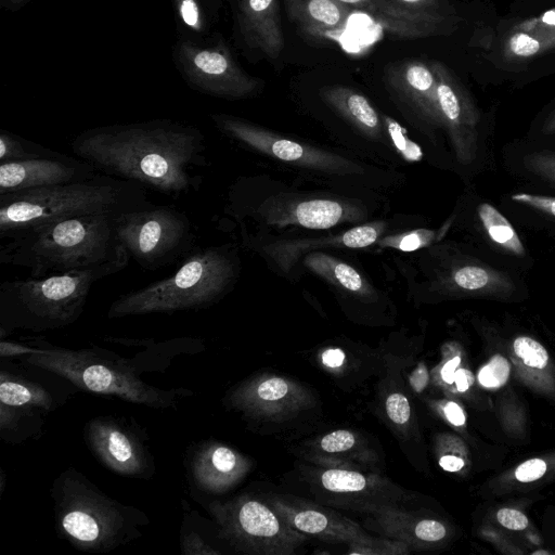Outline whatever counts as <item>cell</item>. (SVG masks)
Returning a JSON list of instances; mask_svg holds the SVG:
<instances>
[{
    "label": "cell",
    "mask_w": 555,
    "mask_h": 555,
    "mask_svg": "<svg viewBox=\"0 0 555 555\" xmlns=\"http://www.w3.org/2000/svg\"><path fill=\"white\" fill-rule=\"evenodd\" d=\"M70 149L102 173L172 197L198 191L207 166L201 129L171 119L90 128Z\"/></svg>",
    "instance_id": "1"
},
{
    "label": "cell",
    "mask_w": 555,
    "mask_h": 555,
    "mask_svg": "<svg viewBox=\"0 0 555 555\" xmlns=\"http://www.w3.org/2000/svg\"><path fill=\"white\" fill-rule=\"evenodd\" d=\"M114 216L92 214L33 227L0 246V263L24 267L31 278L129 262L114 230Z\"/></svg>",
    "instance_id": "2"
},
{
    "label": "cell",
    "mask_w": 555,
    "mask_h": 555,
    "mask_svg": "<svg viewBox=\"0 0 555 555\" xmlns=\"http://www.w3.org/2000/svg\"><path fill=\"white\" fill-rule=\"evenodd\" d=\"M50 495L57 535L81 552L108 553L141 538L150 524L144 512L112 499L74 467L54 478Z\"/></svg>",
    "instance_id": "3"
},
{
    "label": "cell",
    "mask_w": 555,
    "mask_h": 555,
    "mask_svg": "<svg viewBox=\"0 0 555 555\" xmlns=\"http://www.w3.org/2000/svg\"><path fill=\"white\" fill-rule=\"evenodd\" d=\"M147 190L99 172L90 179L0 195V238L56 219L119 215L151 206Z\"/></svg>",
    "instance_id": "4"
},
{
    "label": "cell",
    "mask_w": 555,
    "mask_h": 555,
    "mask_svg": "<svg viewBox=\"0 0 555 555\" xmlns=\"http://www.w3.org/2000/svg\"><path fill=\"white\" fill-rule=\"evenodd\" d=\"M128 262H108L42 278L8 280L0 285V337L16 330L42 332L73 324L91 286Z\"/></svg>",
    "instance_id": "5"
},
{
    "label": "cell",
    "mask_w": 555,
    "mask_h": 555,
    "mask_svg": "<svg viewBox=\"0 0 555 555\" xmlns=\"http://www.w3.org/2000/svg\"><path fill=\"white\" fill-rule=\"evenodd\" d=\"M29 345L37 349L21 357L23 362L59 375L83 391L162 410L176 408L179 399L192 395L189 389H162L145 383L130 360L100 347L73 350L41 338L30 339Z\"/></svg>",
    "instance_id": "6"
},
{
    "label": "cell",
    "mask_w": 555,
    "mask_h": 555,
    "mask_svg": "<svg viewBox=\"0 0 555 555\" xmlns=\"http://www.w3.org/2000/svg\"><path fill=\"white\" fill-rule=\"evenodd\" d=\"M235 266L228 246L195 249L171 275L117 297L107 318L207 309L232 286Z\"/></svg>",
    "instance_id": "7"
},
{
    "label": "cell",
    "mask_w": 555,
    "mask_h": 555,
    "mask_svg": "<svg viewBox=\"0 0 555 555\" xmlns=\"http://www.w3.org/2000/svg\"><path fill=\"white\" fill-rule=\"evenodd\" d=\"M114 230L130 258L151 271L184 260L197 240L183 211L155 204L114 216Z\"/></svg>",
    "instance_id": "8"
},
{
    "label": "cell",
    "mask_w": 555,
    "mask_h": 555,
    "mask_svg": "<svg viewBox=\"0 0 555 555\" xmlns=\"http://www.w3.org/2000/svg\"><path fill=\"white\" fill-rule=\"evenodd\" d=\"M208 511L219 538L238 553L292 555L307 541L308 535L285 522L267 499L253 493L214 501Z\"/></svg>",
    "instance_id": "9"
},
{
    "label": "cell",
    "mask_w": 555,
    "mask_h": 555,
    "mask_svg": "<svg viewBox=\"0 0 555 555\" xmlns=\"http://www.w3.org/2000/svg\"><path fill=\"white\" fill-rule=\"evenodd\" d=\"M307 477L318 502L345 511L372 514L409 498L387 477L362 468L323 466L311 469Z\"/></svg>",
    "instance_id": "10"
},
{
    "label": "cell",
    "mask_w": 555,
    "mask_h": 555,
    "mask_svg": "<svg viewBox=\"0 0 555 555\" xmlns=\"http://www.w3.org/2000/svg\"><path fill=\"white\" fill-rule=\"evenodd\" d=\"M83 439L93 456L111 472L151 479L156 472L146 434L131 420L98 416L83 427Z\"/></svg>",
    "instance_id": "11"
},
{
    "label": "cell",
    "mask_w": 555,
    "mask_h": 555,
    "mask_svg": "<svg viewBox=\"0 0 555 555\" xmlns=\"http://www.w3.org/2000/svg\"><path fill=\"white\" fill-rule=\"evenodd\" d=\"M176 64L193 89L224 99L253 94L259 80L248 75L221 44L204 47L181 40L175 48Z\"/></svg>",
    "instance_id": "12"
},
{
    "label": "cell",
    "mask_w": 555,
    "mask_h": 555,
    "mask_svg": "<svg viewBox=\"0 0 555 555\" xmlns=\"http://www.w3.org/2000/svg\"><path fill=\"white\" fill-rule=\"evenodd\" d=\"M227 405L245 416L283 421L313 404L311 392L281 375L262 373L245 379L229 391Z\"/></svg>",
    "instance_id": "13"
},
{
    "label": "cell",
    "mask_w": 555,
    "mask_h": 555,
    "mask_svg": "<svg viewBox=\"0 0 555 555\" xmlns=\"http://www.w3.org/2000/svg\"><path fill=\"white\" fill-rule=\"evenodd\" d=\"M430 66L438 80L437 96L442 122L450 131L459 160L470 164L478 152V109L466 89L446 65L430 62Z\"/></svg>",
    "instance_id": "14"
},
{
    "label": "cell",
    "mask_w": 555,
    "mask_h": 555,
    "mask_svg": "<svg viewBox=\"0 0 555 555\" xmlns=\"http://www.w3.org/2000/svg\"><path fill=\"white\" fill-rule=\"evenodd\" d=\"M99 172L90 163L60 152L23 162L0 163V195L82 181Z\"/></svg>",
    "instance_id": "15"
},
{
    "label": "cell",
    "mask_w": 555,
    "mask_h": 555,
    "mask_svg": "<svg viewBox=\"0 0 555 555\" xmlns=\"http://www.w3.org/2000/svg\"><path fill=\"white\" fill-rule=\"evenodd\" d=\"M267 501L291 527L325 542L349 544L369 535L362 527L330 506L288 495Z\"/></svg>",
    "instance_id": "16"
},
{
    "label": "cell",
    "mask_w": 555,
    "mask_h": 555,
    "mask_svg": "<svg viewBox=\"0 0 555 555\" xmlns=\"http://www.w3.org/2000/svg\"><path fill=\"white\" fill-rule=\"evenodd\" d=\"M351 10L372 17L388 35L400 39H420L454 31L461 18L416 11L391 0H337Z\"/></svg>",
    "instance_id": "17"
},
{
    "label": "cell",
    "mask_w": 555,
    "mask_h": 555,
    "mask_svg": "<svg viewBox=\"0 0 555 555\" xmlns=\"http://www.w3.org/2000/svg\"><path fill=\"white\" fill-rule=\"evenodd\" d=\"M251 469V461L217 440H205L189 452V473L203 492L223 494L240 483Z\"/></svg>",
    "instance_id": "18"
},
{
    "label": "cell",
    "mask_w": 555,
    "mask_h": 555,
    "mask_svg": "<svg viewBox=\"0 0 555 555\" xmlns=\"http://www.w3.org/2000/svg\"><path fill=\"white\" fill-rule=\"evenodd\" d=\"M365 526L379 535L403 542L411 551L428 548L447 535V528L440 520L417 515L402 504L369 514Z\"/></svg>",
    "instance_id": "19"
},
{
    "label": "cell",
    "mask_w": 555,
    "mask_h": 555,
    "mask_svg": "<svg viewBox=\"0 0 555 555\" xmlns=\"http://www.w3.org/2000/svg\"><path fill=\"white\" fill-rule=\"evenodd\" d=\"M237 21L245 43L271 61L279 59L285 40L278 0H241Z\"/></svg>",
    "instance_id": "20"
},
{
    "label": "cell",
    "mask_w": 555,
    "mask_h": 555,
    "mask_svg": "<svg viewBox=\"0 0 555 555\" xmlns=\"http://www.w3.org/2000/svg\"><path fill=\"white\" fill-rule=\"evenodd\" d=\"M390 85L412 101L426 116L441 121L438 105V80L430 63L412 60L387 70Z\"/></svg>",
    "instance_id": "21"
},
{
    "label": "cell",
    "mask_w": 555,
    "mask_h": 555,
    "mask_svg": "<svg viewBox=\"0 0 555 555\" xmlns=\"http://www.w3.org/2000/svg\"><path fill=\"white\" fill-rule=\"evenodd\" d=\"M554 50L555 8L514 25L503 44L509 61L531 60Z\"/></svg>",
    "instance_id": "22"
},
{
    "label": "cell",
    "mask_w": 555,
    "mask_h": 555,
    "mask_svg": "<svg viewBox=\"0 0 555 555\" xmlns=\"http://www.w3.org/2000/svg\"><path fill=\"white\" fill-rule=\"evenodd\" d=\"M311 456L322 466L351 467L370 466L377 455L369 449L363 438L349 429L327 433L311 443Z\"/></svg>",
    "instance_id": "23"
},
{
    "label": "cell",
    "mask_w": 555,
    "mask_h": 555,
    "mask_svg": "<svg viewBox=\"0 0 555 555\" xmlns=\"http://www.w3.org/2000/svg\"><path fill=\"white\" fill-rule=\"evenodd\" d=\"M286 8L289 18L310 36L337 31L350 13V8L337 0H286Z\"/></svg>",
    "instance_id": "24"
},
{
    "label": "cell",
    "mask_w": 555,
    "mask_h": 555,
    "mask_svg": "<svg viewBox=\"0 0 555 555\" xmlns=\"http://www.w3.org/2000/svg\"><path fill=\"white\" fill-rule=\"evenodd\" d=\"M451 283L459 291L486 296H504L515 284L504 272L485 263H466L452 270Z\"/></svg>",
    "instance_id": "25"
},
{
    "label": "cell",
    "mask_w": 555,
    "mask_h": 555,
    "mask_svg": "<svg viewBox=\"0 0 555 555\" xmlns=\"http://www.w3.org/2000/svg\"><path fill=\"white\" fill-rule=\"evenodd\" d=\"M0 404L9 406H30L51 412L56 403L52 395L40 384L0 371Z\"/></svg>",
    "instance_id": "26"
},
{
    "label": "cell",
    "mask_w": 555,
    "mask_h": 555,
    "mask_svg": "<svg viewBox=\"0 0 555 555\" xmlns=\"http://www.w3.org/2000/svg\"><path fill=\"white\" fill-rule=\"evenodd\" d=\"M321 93L331 106L362 129L375 131L380 127L377 112L361 93L344 86L327 87Z\"/></svg>",
    "instance_id": "27"
},
{
    "label": "cell",
    "mask_w": 555,
    "mask_h": 555,
    "mask_svg": "<svg viewBox=\"0 0 555 555\" xmlns=\"http://www.w3.org/2000/svg\"><path fill=\"white\" fill-rule=\"evenodd\" d=\"M479 222L487 237L499 248L516 257L526 254L524 243L508 219L490 203L477 207Z\"/></svg>",
    "instance_id": "28"
},
{
    "label": "cell",
    "mask_w": 555,
    "mask_h": 555,
    "mask_svg": "<svg viewBox=\"0 0 555 555\" xmlns=\"http://www.w3.org/2000/svg\"><path fill=\"white\" fill-rule=\"evenodd\" d=\"M343 215V208L337 202L312 199L299 204L295 216L297 221L308 229H328L336 224Z\"/></svg>",
    "instance_id": "29"
},
{
    "label": "cell",
    "mask_w": 555,
    "mask_h": 555,
    "mask_svg": "<svg viewBox=\"0 0 555 555\" xmlns=\"http://www.w3.org/2000/svg\"><path fill=\"white\" fill-rule=\"evenodd\" d=\"M56 151L0 129V163L23 162L53 155Z\"/></svg>",
    "instance_id": "30"
},
{
    "label": "cell",
    "mask_w": 555,
    "mask_h": 555,
    "mask_svg": "<svg viewBox=\"0 0 555 555\" xmlns=\"http://www.w3.org/2000/svg\"><path fill=\"white\" fill-rule=\"evenodd\" d=\"M347 554L360 555H406L412 551L403 542L379 535L365 538L347 544Z\"/></svg>",
    "instance_id": "31"
},
{
    "label": "cell",
    "mask_w": 555,
    "mask_h": 555,
    "mask_svg": "<svg viewBox=\"0 0 555 555\" xmlns=\"http://www.w3.org/2000/svg\"><path fill=\"white\" fill-rule=\"evenodd\" d=\"M515 353L527 366L544 369L548 362L546 349L537 340L528 336H519L514 340Z\"/></svg>",
    "instance_id": "32"
},
{
    "label": "cell",
    "mask_w": 555,
    "mask_h": 555,
    "mask_svg": "<svg viewBox=\"0 0 555 555\" xmlns=\"http://www.w3.org/2000/svg\"><path fill=\"white\" fill-rule=\"evenodd\" d=\"M524 166L531 173L555 184V152L543 150L527 154Z\"/></svg>",
    "instance_id": "33"
},
{
    "label": "cell",
    "mask_w": 555,
    "mask_h": 555,
    "mask_svg": "<svg viewBox=\"0 0 555 555\" xmlns=\"http://www.w3.org/2000/svg\"><path fill=\"white\" fill-rule=\"evenodd\" d=\"M509 376V363L496 354L478 373L479 383L487 388L502 387Z\"/></svg>",
    "instance_id": "34"
},
{
    "label": "cell",
    "mask_w": 555,
    "mask_h": 555,
    "mask_svg": "<svg viewBox=\"0 0 555 555\" xmlns=\"http://www.w3.org/2000/svg\"><path fill=\"white\" fill-rule=\"evenodd\" d=\"M176 12L182 23L195 33H203L207 25L203 8L198 0H172Z\"/></svg>",
    "instance_id": "35"
},
{
    "label": "cell",
    "mask_w": 555,
    "mask_h": 555,
    "mask_svg": "<svg viewBox=\"0 0 555 555\" xmlns=\"http://www.w3.org/2000/svg\"><path fill=\"white\" fill-rule=\"evenodd\" d=\"M389 135L396 149L409 162H418L422 158V150L405 134V130L393 119L385 117Z\"/></svg>",
    "instance_id": "36"
},
{
    "label": "cell",
    "mask_w": 555,
    "mask_h": 555,
    "mask_svg": "<svg viewBox=\"0 0 555 555\" xmlns=\"http://www.w3.org/2000/svg\"><path fill=\"white\" fill-rule=\"evenodd\" d=\"M511 199L519 205L529 207L540 214L555 219V197L528 192H516Z\"/></svg>",
    "instance_id": "37"
},
{
    "label": "cell",
    "mask_w": 555,
    "mask_h": 555,
    "mask_svg": "<svg viewBox=\"0 0 555 555\" xmlns=\"http://www.w3.org/2000/svg\"><path fill=\"white\" fill-rule=\"evenodd\" d=\"M180 548L183 555H218L222 553L207 543L199 533L184 527L181 528Z\"/></svg>",
    "instance_id": "38"
},
{
    "label": "cell",
    "mask_w": 555,
    "mask_h": 555,
    "mask_svg": "<svg viewBox=\"0 0 555 555\" xmlns=\"http://www.w3.org/2000/svg\"><path fill=\"white\" fill-rule=\"evenodd\" d=\"M388 418L398 426H405L411 418V405L408 398L400 392L390 393L385 402Z\"/></svg>",
    "instance_id": "39"
},
{
    "label": "cell",
    "mask_w": 555,
    "mask_h": 555,
    "mask_svg": "<svg viewBox=\"0 0 555 555\" xmlns=\"http://www.w3.org/2000/svg\"><path fill=\"white\" fill-rule=\"evenodd\" d=\"M391 1L399 5H402L404 8L416 10V11L440 14V15H448V16L456 15L455 8L448 0H391Z\"/></svg>",
    "instance_id": "40"
},
{
    "label": "cell",
    "mask_w": 555,
    "mask_h": 555,
    "mask_svg": "<svg viewBox=\"0 0 555 555\" xmlns=\"http://www.w3.org/2000/svg\"><path fill=\"white\" fill-rule=\"evenodd\" d=\"M341 240L344 245L349 248H362L377 240V231L371 225H361L347 231Z\"/></svg>",
    "instance_id": "41"
},
{
    "label": "cell",
    "mask_w": 555,
    "mask_h": 555,
    "mask_svg": "<svg viewBox=\"0 0 555 555\" xmlns=\"http://www.w3.org/2000/svg\"><path fill=\"white\" fill-rule=\"evenodd\" d=\"M333 274L339 284L351 292H360L363 288L360 274L346 263H336L333 269Z\"/></svg>",
    "instance_id": "42"
},
{
    "label": "cell",
    "mask_w": 555,
    "mask_h": 555,
    "mask_svg": "<svg viewBox=\"0 0 555 555\" xmlns=\"http://www.w3.org/2000/svg\"><path fill=\"white\" fill-rule=\"evenodd\" d=\"M546 472V463L541 459H531L520 464L515 477L520 482H530L541 478Z\"/></svg>",
    "instance_id": "43"
},
{
    "label": "cell",
    "mask_w": 555,
    "mask_h": 555,
    "mask_svg": "<svg viewBox=\"0 0 555 555\" xmlns=\"http://www.w3.org/2000/svg\"><path fill=\"white\" fill-rule=\"evenodd\" d=\"M498 521L511 530H524L529 521L525 514L513 508H502L496 513Z\"/></svg>",
    "instance_id": "44"
},
{
    "label": "cell",
    "mask_w": 555,
    "mask_h": 555,
    "mask_svg": "<svg viewBox=\"0 0 555 555\" xmlns=\"http://www.w3.org/2000/svg\"><path fill=\"white\" fill-rule=\"evenodd\" d=\"M36 347L33 345H22L9 340H4L1 338L0 343V356L1 358L9 357H23L26 354L34 353L36 351Z\"/></svg>",
    "instance_id": "45"
},
{
    "label": "cell",
    "mask_w": 555,
    "mask_h": 555,
    "mask_svg": "<svg viewBox=\"0 0 555 555\" xmlns=\"http://www.w3.org/2000/svg\"><path fill=\"white\" fill-rule=\"evenodd\" d=\"M443 412H444L447 420L451 424H453L455 426H462L465 424L466 416H465L462 408L457 403H455L453 401L447 402L443 406Z\"/></svg>",
    "instance_id": "46"
},
{
    "label": "cell",
    "mask_w": 555,
    "mask_h": 555,
    "mask_svg": "<svg viewBox=\"0 0 555 555\" xmlns=\"http://www.w3.org/2000/svg\"><path fill=\"white\" fill-rule=\"evenodd\" d=\"M428 240V235H422L421 233H411L403 236L399 243L398 247L402 250H414L421 247Z\"/></svg>",
    "instance_id": "47"
},
{
    "label": "cell",
    "mask_w": 555,
    "mask_h": 555,
    "mask_svg": "<svg viewBox=\"0 0 555 555\" xmlns=\"http://www.w3.org/2000/svg\"><path fill=\"white\" fill-rule=\"evenodd\" d=\"M428 371L424 364H420L410 377L411 386L416 391H422L428 383Z\"/></svg>",
    "instance_id": "48"
},
{
    "label": "cell",
    "mask_w": 555,
    "mask_h": 555,
    "mask_svg": "<svg viewBox=\"0 0 555 555\" xmlns=\"http://www.w3.org/2000/svg\"><path fill=\"white\" fill-rule=\"evenodd\" d=\"M439 465L447 472H459L464 467V460L454 454H443L439 457Z\"/></svg>",
    "instance_id": "49"
},
{
    "label": "cell",
    "mask_w": 555,
    "mask_h": 555,
    "mask_svg": "<svg viewBox=\"0 0 555 555\" xmlns=\"http://www.w3.org/2000/svg\"><path fill=\"white\" fill-rule=\"evenodd\" d=\"M322 361L326 366L338 367L345 362V353L338 349H327L322 354Z\"/></svg>",
    "instance_id": "50"
},
{
    "label": "cell",
    "mask_w": 555,
    "mask_h": 555,
    "mask_svg": "<svg viewBox=\"0 0 555 555\" xmlns=\"http://www.w3.org/2000/svg\"><path fill=\"white\" fill-rule=\"evenodd\" d=\"M454 383L459 391L467 390L474 383V376L470 371L466 369L456 370L454 375Z\"/></svg>",
    "instance_id": "51"
},
{
    "label": "cell",
    "mask_w": 555,
    "mask_h": 555,
    "mask_svg": "<svg viewBox=\"0 0 555 555\" xmlns=\"http://www.w3.org/2000/svg\"><path fill=\"white\" fill-rule=\"evenodd\" d=\"M461 363L460 357L450 359L441 369V377L447 384L454 383V375L459 364Z\"/></svg>",
    "instance_id": "52"
},
{
    "label": "cell",
    "mask_w": 555,
    "mask_h": 555,
    "mask_svg": "<svg viewBox=\"0 0 555 555\" xmlns=\"http://www.w3.org/2000/svg\"><path fill=\"white\" fill-rule=\"evenodd\" d=\"M543 132L546 134H555V109L548 115L543 124Z\"/></svg>",
    "instance_id": "53"
},
{
    "label": "cell",
    "mask_w": 555,
    "mask_h": 555,
    "mask_svg": "<svg viewBox=\"0 0 555 555\" xmlns=\"http://www.w3.org/2000/svg\"><path fill=\"white\" fill-rule=\"evenodd\" d=\"M28 0H1V5L7 9H17L25 4Z\"/></svg>",
    "instance_id": "54"
},
{
    "label": "cell",
    "mask_w": 555,
    "mask_h": 555,
    "mask_svg": "<svg viewBox=\"0 0 555 555\" xmlns=\"http://www.w3.org/2000/svg\"><path fill=\"white\" fill-rule=\"evenodd\" d=\"M532 554H533V555H540V554H545V555H547V554H548V552H547V551H535V552H533Z\"/></svg>",
    "instance_id": "55"
}]
</instances>
